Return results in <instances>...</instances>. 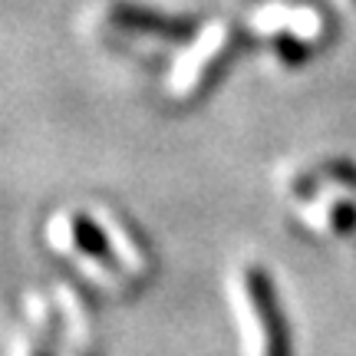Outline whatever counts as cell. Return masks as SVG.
I'll return each instance as SVG.
<instances>
[{
	"label": "cell",
	"mask_w": 356,
	"mask_h": 356,
	"mask_svg": "<svg viewBox=\"0 0 356 356\" xmlns=\"http://www.w3.org/2000/svg\"><path fill=\"white\" fill-rule=\"evenodd\" d=\"M254 30H261L270 43V53L284 60V63H304L323 47V40L330 37V20L327 13L314 10V7H287V3H274L254 13Z\"/></svg>",
	"instance_id": "6da1fadb"
},
{
	"label": "cell",
	"mask_w": 356,
	"mask_h": 356,
	"mask_svg": "<svg viewBox=\"0 0 356 356\" xmlns=\"http://www.w3.org/2000/svg\"><path fill=\"white\" fill-rule=\"evenodd\" d=\"M234 50H238V30L234 26L231 24L208 26L198 37V43L178 60L175 73H172L175 99L181 102L204 99L218 86V79L225 76L228 63L234 60Z\"/></svg>",
	"instance_id": "7a4b0ae2"
},
{
	"label": "cell",
	"mask_w": 356,
	"mask_h": 356,
	"mask_svg": "<svg viewBox=\"0 0 356 356\" xmlns=\"http://www.w3.org/2000/svg\"><path fill=\"white\" fill-rule=\"evenodd\" d=\"M244 284V297H248V307L254 314V323L261 330V356H293V337L291 327L280 314V300L277 291H274V280L264 267L248 264L241 274Z\"/></svg>",
	"instance_id": "3957f363"
},
{
	"label": "cell",
	"mask_w": 356,
	"mask_h": 356,
	"mask_svg": "<svg viewBox=\"0 0 356 356\" xmlns=\"http://www.w3.org/2000/svg\"><path fill=\"white\" fill-rule=\"evenodd\" d=\"M109 24L129 33H145V37H162V40H185L195 30V17H175V13H162L152 7H139L129 0H113L106 7Z\"/></svg>",
	"instance_id": "277c9868"
},
{
	"label": "cell",
	"mask_w": 356,
	"mask_h": 356,
	"mask_svg": "<svg viewBox=\"0 0 356 356\" xmlns=\"http://www.w3.org/2000/svg\"><path fill=\"white\" fill-rule=\"evenodd\" d=\"M327 185H350V188H356V165L350 159H323L317 165L297 172L291 178L287 191H291L293 198H314Z\"/></svg>",
	"instance_id": "5b68a950"
},
{
	"label": "cell",
	"mask_w": 356,
	"mask_h": 356,
	"mask_svg": "<svg viewBox=\"0 0 356 356\" xmlns=\"http://www.w3.org/2000/svg\"><path fill=\"white\" fill-rule=\"evenodd\" d=\"M70 234H73V244H76L79 251L86 257H92L96 264L102 267V270H109V274H115V277H122V264H119V257H115L113 244H109V238L99 231V225L92 221L89 215H73L70 218Z\"/></svg>",
	"instance_id": "8992f818"
},
{
	"label": "cell",
	"mask_w": 356,
	"mask_h": 356,
	"mask_svg": "<svg viewBox=\"0 0 356 356\" xmlns=\"http://www.w3.org/2000/svg\"><path fill=\"white\" fill-rule=\"evenodd\" d=\"M327 225H330V231H337V234H343V238H350L356 231V204L346 202V198H333L330 204H327Z\"/></svg>",
	"instance_id": "52a82bcc"
},
{
	"label": "cell",
	"mask_w": 356,
	"mask_h": 356,
	"mask_svg": "<svg viewBox=\"0 0 356 356\" xmlns=\"http://www.w3.org/2000/svg\"><path fill=\"white\" fill-rule=\"evenodd\" d=\"M33 356H56V320H53L50 330H47L37 340V346H33Z\"/></svg>",
	"instance_id": "ba28073f"
},
{
	"label": "cell",
	"mask_w": 356,
	"mask_h": 356,
	"mask_svg": "<svg viewBox=\"0 0 356 356\" xmlns=\"http://www.w3.org/2000/svg\"><path fill=\"white\" fill-rule=\"evenodd\" d=\"M350 3H353V7H356V0H350Z\"/></svg>",
	"instance_id": "9c48e42d"
}]
</instances>
